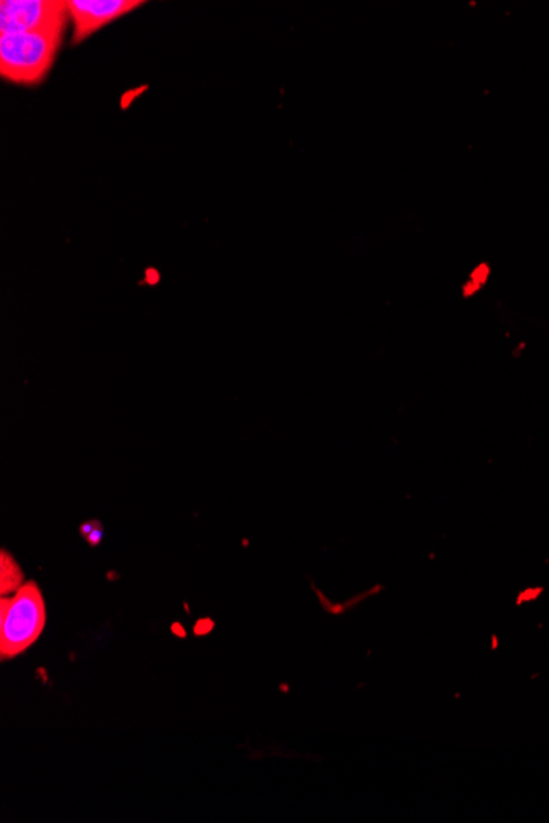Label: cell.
<instances>
[{"mask_svg": "<svg viewBox=\"0 0 549 823\" xmlns=\"http://www.w3.org/2000/svg\"><path fill=\"white\" fill-rule=\"evenodd\" d=\"M67 23L37 32L0 35V73L16 84H40L53 67Z\"/></svg>", "mask_w": 549, "mask_h": 823, "instance_id": "1", "label": "cell"}, {"mask_svg": "<svg viewBox=\"0 0 549 823\" xmlns=\"http://www.w3.org/2000/svg\"><path fill=\"white\" fill-rule=\"evenodd\" d=\"M67 2L57 0H2L0 2V32H37L48 27L67 23Z\"/></svg>", "mask_w": 549, "mask_h": 823, "instance_id": "3", "label": "cell"}, {"mask_svg": "<svg viewBox=\"0 0 549 823\" xmlns=\"http://www.w3.org/2000/svg\"><path fill=\"white\" fill-rule=\"evenodd\" d=\"M47 627V606L39 583H23L12 597L0 599V659L23 654L42 637Z\"/></svg>", "mask_w": 549, "mask_h": 823, "instance_id": "2", "label": "cell"}, {"mask_svg": "<svg viewBox=\"0 0 549 823\" xmlns=\"http://www.w3.org/2000/svg\"><path fill=\"white\" fill-rule=\"evenodd\" d=\"M143 6L140 0H68V16L74 23L73 43L90 39L102 27Z\"/></svg>", "mask_w": 549, "mask_h": 823, "instance_id": "4", "label": "cell"}, {"mask_svg": "<svg viewBox=\"0 0 549 823\" xmlns=\"http://www.w3.org/2000/svg\"><path fill=\"white\" fill-rule=\"evenodd\" d=\"M23 583H26V576H23L22 567L9 552H0V596L7 597L19 592Z\"/></svg>", "mask_w": 549, "mask_h": 823, "instance_id": "5", "label": "cell"}]
</instances>
